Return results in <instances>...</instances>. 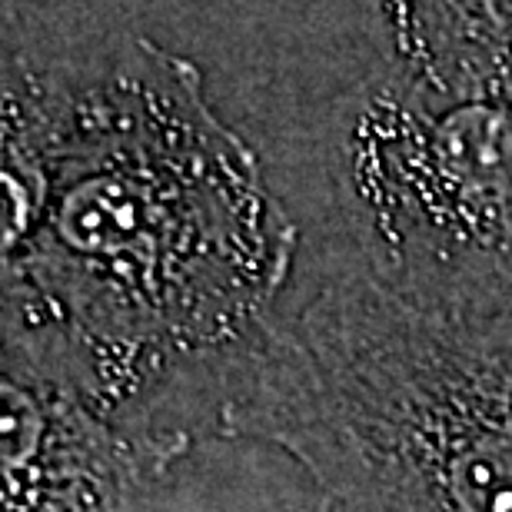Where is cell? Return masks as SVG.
Instances as JSON below:
<instances>
[{
	"instance_id": "277c9868",
	"label": "cell",
	"mask_w": 512,
	"mask_h": 512,
	"mask_svg": "<svg viewBox=\"0 0 512 512\" xmlns=\"http://www.w3.org/2000/svg\"><path fill=\"white\" fill-rule=\"evenodd\" d=\"M190 436L133 433L74 393L0 370V512H137Z\"/></svg>"
},
{
	"instance_id": "3957f363",
	"label": "cell",
	"mask_w": 512,
	"mask_h": 512,
	"mask_svg": "<svg viewBox=\"0 0 512 512\" xmlns=\"http://www.w3.org/2000/svg\"><path fill=\"white\" fill-rule=\"evenodd\" d=\"M340 187L360 270L416 300L512 310V107L386 60L350 97Z\"/></svg>"
},
{
	"instance_id": "7a4b0ae2",
	"label": "cell",
	"mask_w": 512,
	"mask_h": 512,
	"mask_svg": "<svg viewBox=\"0 0 512 512\" xmlns=\"http://www.w3.org/2000/svg\"><path fill=\"white\" fill-rule=\"evenodd\" d=\"M217 433L276 446L346 512H512V310L353 270L223 370Z\"/></svg>"
},
{
	"instance_id": "6da1fadb",
	"label": "cell",
	"mask_w": 512,
	"mask_h": 512,
	"mask_svg": "<svg viewBox=\"0 0 512 512\" xmlns=\"http://www.w3.org/2000/svg\"><path fill=\"white\" fill-rule=\"evenodd\" d=\"M296 227L193 60L143 34L94 47L30 240L27 376L133 433L183 376L273 323Z\"/></svg>"
},
{
	"instance_id": "5b68a950",
	"label": "cell",
	"mask_w": 512,
	"mask_h": 512,
	"mask_svg": "<svg viewBox=\"0 0 512 512\" xmlns=\"http://www.w3.org/2000/svg\"><path fill=\"white\" fill-rule=\"evenodd\" d=\"M30 14V10H27ZM0 7V370L27 376L24 263L87 57Z\"/></svg>"
},
{
	"instance_id": "8992f818",
	"label": "cell",
	"mask_w": 512,
	"mask_h": 512,
	"mask_svg": "<svg viewBox=\"0 0 512 512\" xmlns=\"http://www.w3.org/2000/svg\"><path fill=\"white\" fill-rule=\"evenodd\" d=\"M310 512H346V509L333 506V503H323V499H320V506H316V509H310Z\"/></svg>"
}]
</instances>
